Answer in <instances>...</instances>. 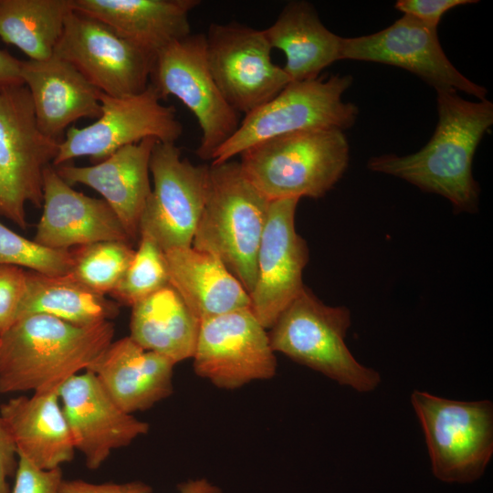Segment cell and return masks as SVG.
I'll list each match as a JSON object with an SVG mask.
<instances>
[{"mask_svg": "<svg viewBox=\"0 0 493 493\" xmlns=\"http://www.w3.org/2000/svg\"><path fill=\"white\" fill-rule=\"evenodd\" d=\"M437 124L418 152L372 157L367 167L401 178L422 191L446 198L456 212L477 209L479 186L473 177L476 150L493 124V104L470 101L456 91H436Z\"/></svg>", "mask_w": 493, "mask_h": 493, "instance_id": "cell-1", "label": "cell"}, {"mask_svg": "<svg viewBox=\"0 0 493 493\" xmlns=\"http://www.w3.org/2000/svg\"><path fill=\"white\" fill-rule=\"evenodd\" d=\"M111 321L77 326L45 314L19 318L0 336V393L58 391L114 338Z\"/></svg>", "mask_w": 493, "mask_h": 493, "instance_id": "cell-2", "label": "cell"}, {"mask_svg": "<svg viewBox=\"0 0 493 493\" xmlns=\"http://www.w3.org/2000/svg\"><path fill=\"white\" fill-rule=\"evenodd\" d=\"M270 201L247 179L239 162L209 165L205 203L192 246L218 257L248 295Z\"/></svg>", "mask_w": 493, "mask_h": 493, "instance_id": "cell-3", "label": "cell"}, {"mask_svg": "<svg viewBox=\"0 0 493 493\" xmlns=\"http://www.w3.org/2000/svg\"><path fill=\"white\" fill-rule=\"evenodd\" d=\"M240 156L245 175L269 201L320 198L344 174L350 145L342 131L309 130L262 142Z\"/></svg>", "mask_w": 493, "mask_h": 493, "instance_id": "cell-4", "label": "cell"}, {"mask_svg": "<svg viewBox=\"0 0 493 493\" xmlns=\"http://www.w3.org/2000/svg\"><path fill=\"white\" fill-rule=\"evenodd\" d=\"M351 323L344 306H329L306 286L282 311L268 333L272 349L294 362L360 393L381 382L377 371L361 364L345 343Z\"/></svg>", "mask_w": 493, "mask_h": 493, "instance_id": "cell-5", "label": "cell"}, {"mask_svg": "<svg viewBox=\"0 0 493 493\" xmlns=\"http://www.w3.org/2000/svg\"><path fill=\"white\" fill-rule=\"evenodd\" d=\"M350 75H331L289 82L278 94L240 121L236 131L214 154L211 163L232 160L269 139L309 130L352 127L358 107L342 100L351 86Z\"/></svg>", "mask_w": 493, "mask_h": 493, "instance_id": "cell-6", "label": "cell"}, {"mask_svg": "<svg viewBox=\"0 0 493 493\" xmlns=\"http://www.w3.org/2000/svg\"><path fill=\"white\" fill-rule=\"evenodd\" d=\"M411 403L425 434L434 476L446 483H471L493 455V404L456 401L415 390Z\"/></svg>", "mask_w": 493, "mask_h": 493, "instance_id": "cell-7", "label": "cell"}, {"mask_svg": "<svg viewBox=\"0 0 493 493\" xmlns=\"http://www.w3.org/2000/svg\"><path fill=\"white\" fill-rule=\"evenodd\" d=\"M60 142L39 130L25 85L0 89V215L27 227V203L42 207L44 174Z\"/></svg>", "mask_w": 493, "mask_h": 493, "instance_id": "cell-8", "label": "cell"}, {"mask_svg": "<svg viewBox=\"0 0 493 493\" xmlns=\"http://www.w3.org/2000/svg\"><path fill=\"white\" fill-rule=\"evenodd\" d=\"M150 83L162 100L177 98L196 118L201 139L196 155L206 161L236 131L238 113L226 102L207 65L205 34H191L154 58Z\"/></svg>", "mask_w": 493, "mask_h": 493, "instance_id": "cell-9", "label": "cell"}, {"mask_svg": "<svg viewBox=\"0 0 493 493\" xmlns=\"http://www.w3.org/2000/svg\"><path fill=\"white\" fill-rule=\"evenodd\" d=\"M162 100L151 83L142 92L130 97L114 98L100 92V116L90 125L67 130L52 165L79 157H89L95 164L146 138L175 143L183 134V125L176 110Z\"/></svg>", "mask_w": 493, "mask_h": 493, "instance_id": "cell-10", "label": "cell"}, {"mask_svg": "<svg viewBox=\"0 0 493 493\" xmlns=\"http://www.w3.org/2000/svg\"><path fill=\"white\" fill-rule=\"evenodd\" d=\"M271 50L263 30L237 22L209 26L207 65L223 97L237 113L248 115L290 82L272 61Z\"/></svg>", "mask_w": 493, "mask_h": 493, "instance_id": "cell-11", "label": "cell"}, {"mask_svg": "<svg viewBox=\"0 0 493 493\" xmlns=\"http://www.w3.org/2000/svg\"><path fill=\"white\" fill-rule=\"evenodd\" d=\"M54 55L70 63L92 86L114 98L142 92L154 58L102 22L72 10Z\"/></svg>", "mask_w": 493, "mask_h": 493, "instance_id": "cell-12", "label": "cell"}, {"mask_svg": "<svg viewBox=\"0 0 493 493\" xmlns=\"http://www.w3.org/2000/svg\"><path fill=\"white\" fill-rule=\"evenodd\" d=\"M192 359L198 376L226 390L271 379L278 366L268 333L249 307L202 320Z\"/></svg>", "mask_w": 493, "mask_h": 493, "instance_id": "cell-13", "label": "cell"}, {"mask_svg": "<svg viewBox=\"0 0 493 493\" xmlns=\"http://www.w3.org/2000/svg\"><path fill=\"white\" fill-rule=\"evenodd\" d=\"M209 165L194 164L175 143L157 142L150 173L153 186L141 220V233L163 249L192 246L205 203Z\"/></svg>", "mask_w": 493, "mask_h": 493, "instance_id": "cell-14", "label": "cell"}, {"mask_svg": "<svg viewBox=\"0 0 493 493\" xmlns=\"http://www.w3.org/2000/svg\"><path fill=\"white\" fill-rule=\"evenodd\" d=\"M341 59L376 62L406 69L436 91H463L486 100L488 90L461 74L445 54L437 28L404 15L388 27L342 39Z\"/></svg>", "mask_w": 493, "mask_h": 493, "instance_id": "cell-15", "label": "cell"}, {"mask_svg": "<svg viewBox=\"0 0 493 493\" xmlns=\"http://www.w3.org/2000/svg\"><path fill=\"white\" fill-rule=\"evenodd\" d=\"M299 201H270L257 256V278L249 293V308L266 330L305 288L302 274L309 249L295 227Z\"/></svg>", "mask_w": 493, "mask_h": 493, "instance_id": "cell-16", "label": "cell"}, {"mask_svg": "<svg viewBox=\"0 0 493 493\" xmlns=\"http://www.w3.org/2000/svg\"><path fill=\"white\" fill-rule=\"evenodd\" d=\"M58 396L74 447L89 469H98L113 450L149 432V425L123 411L89 370L66 381Z\"/></svg>", "mask_w": 493, "mask_h": 493, "instance_id": "cell-17", "label": "cell"}, {"mask_svg": "<svg viewBox=\"0 0 493 493\" xmlns=\"http://www.w3.org/2000/svg\"><path fill=\"white\" fill-rule=\"evenodd\" d=\"M42 209L34 241L46 247L69 250L101 241L132 245L110 206L76 191L53 165L45 171Z\"/></svg>", "mask_w": 493, "mask_h": 493, "instance_id": "cell-18", "label": "cell"}, {"mask_svg": "<svg viewBox=\"0 0 493 493\" xmlns=\"http://www.w3.org/2000/svg\"><path fill=\"white\" fill-rule=\"evenodd\" d=\"M157 142L143 139L89 166L64 163L54 168L69 185L80 184L98 192L120 219L131 243L139 242L142 216L152 193L150 160Z\"/></svg>", "mask_w": 493, "mask_h": 493, "instance_id": "cell-19", "label": "cell"}, {"mask_svg": "<svg viewBox=\"0 0 493 493\" xmlns=\"http://www.w3.org/2000/svg\"><path fill=\"white\" fill-rule=\"evenodd\" d=\"M21 76L37 124L47 137L60 142L75 121L100 116V91L65 59L53 54L44 60L22 61Z\"/></svg>", "mask_w": 493, "mask_h": 493, "instance_id": "cell-20", "label": "cell"}, {"mask_svg": "<svg viewBox=\"0 0 493 493\" xmlns=\"http://www.w3.org/2000/svg\"><path fill=\"white\" fill-rule=\"evenodd\" d=\"M175 364L127 336L112 341L87 370L123 411L132 414L150 409L173 393Z\"/></svg>", "mask_w": 493, "mask_h": 493, "instance_id": "cell-21", "label": "cell"}, {"mask_svg": "<svg viewBox=\"0 0 493 493\" xmlns=\"http://www.w3.org/2000/svg\"><path fill=\"white\" fill-rule=\"evenodd\" d=\"M198 0H71L74 10L110 27L153 58L191 35L189 15Z\"/></svg>", "mask_w": 493, "mask_h": 493, "instance_id": "cell-22", "label": "cell"}, {"mask_svg": "<svg viewBox=\"0 0 493 493\" xmlns=\"http://www.w3.org/2000/svg\"><path fill=\"white\" fill-rule=\"evenodd\" d=\"M18 457L41 469L61 467L76 449L59 401L58 391L19 395L0 404Z\"/></svg>", "mask_w": 493, "mask_h": 493, "instance_id": "cell-23", "label": "cell"}, {"mask_svg": "<svg viewBox=\"0 0 493 493\" xmlns=\"http://www.w3.org/2000/svg\"><path fill=\"white\" fill-rule=\"evenodd\" d=\"M169 284L202 320L250 306L247 291L215 256L194 246L164 250Z\"/></svg>", "mask_w": 493, "mask_h": 493, "instance_id": "cell-24", "label": "cell"}, {"mask_svg": "<svg viewBox=\"0 0 493 493\" xmlns=\"http://www.w3.org/2000/svg\"><path fill=\"white\" fill-rule=\"evenodd\" d=\"M263 31L271 48L285 54L282 68L290 82L317 79L325 68L341 60L343 37L330 31L307 1L288 2Z\"/></svg>", "mask_w": 493, "mask_h": 493, "instance_id": "cell-25", "label": "cell"}, {"mask_svg": "<svg viewBox=\"0 0 493 493\" xmlns=\"http://www.w3.org/2000/svg\"><path fill=\"white\" fill-rule=\"evenodd\" d=\"M130 337L178 363L193 358L200 321L169 284L132 307Z\"/></svg>", "mask_w": 493, "mask_h": 493, "instance_id": "cell-26", "label": "cell"}, {"mask_svg": "<svg viewBox=\"0 0 493 493\" xmlns=\"http://www.w3.org/2000/svg\"><path fill=\"white\" fill-rule=\"evenodd\" d=\"M120 312L117 302L82 285L69 274L47 276L27 271V285L18 319L45 314L77 326L111 321Z\"/></svg>", "mask_w": 493, "mask_h": 493, "instance_id": "cell-27", "label": "cell"}, {"mask_svg": "<svg viewBox=\"0 0 493 493\" xmlns=\"http://www.w3.org/2000/svg\"><path fill=\"white\" fill-rule=\"evenodd\" d=\"M72 10L71 0H0V38L31 60L47 59Z\"/></svg>", "mask_w": 493, "mask_h": 493, "instance_id": "cell-28", "label": "cell"}, {"mask_svg": "<svg viewBox=\"0 0 493 493\" xmlns=\"http://www.w3.org/2000/svg\"><path fill=\"white\" fill-rule=\"evenodd\" d=\"M122 241H101L70 249L72 266L68 273L94 292L110 294L122 279L135 250Z\"/></svg>", "mask_w": 493, "mask_h": 493, "instance_id": "cell-29", "label": "cell"}, {"mask_svg": "<svg viewBox=\"0 0 493 493\" xmlns=\"http://www.w3.org/2000/svg\"><path fill=\"white\" fill-rule=\"evenodd\" d=\"M167 285L169 273L164 250L151 236L141 233L132 260L110 295L120 303L132 307Z\"/></svg>", "mask_w": 493, "mask_h": 493, "instance_id": "cell-30", "label": "cell"}, {"mask_svg": "<svg viewBox=\"0 0 493 493\" xmlns=\"http://www.w3.org/2000/svg\"><path fill=\"white\" fill-rule=\"evenodd\" d=\"M0 265L26 267L47 276H63L70 272L72 256L70 249L46 247L0 222Z\"/></svg>", "mask_w": 493, "mask_h": 493, "instance_id": "cell-31", "label": "cell"}, {"mask_svg": "<svg viewBox=\"0 0 493 493\" xmlns=\"http://www.w3.org/2000/svg\"><path fill=\"white\" fill-rule=\"evenodd\" d=\"M26 285L27 271L0 265V336L18 320Z\"/></svg>", "mask_w": 493, "mask_h": 493, "instance_id": "cell-32", "label": "cell"}, {"mask_svg": "<svg viewBox=\"0 0 493 493\" xmlns=\"http://www.w3.org/2000/svg\"><path fill=\"white\" fill-rule=\"evenodd\" d=\"M63 479L61 467L41 469L18 457L10 493H60Z\"/></svg>", "mask_w": 493, "mask_h": 493, "instance_id": "cell-33", "label": "cell"}, {"mask_svg": "<svg viewBox=\"0 0 493 493\" xmlns=\"http://www.w3.org/2000/svg\"><path fill=\"white\" fill-rule=\"evenodd\" d=\"M476 0H398L394 7L405 16H412L422 23L437 28L441 17L450 9Z\"/></svg>", "mask_w": 493, "mask_h": 493, "instance_id": "cell-34", "label": "cell"}, {"mask_svg": "<svg viewBox=\"0 0 493 493\" xmlns=\"http://www.w3.org/2000/svg\"><path fill=\"white\" fill-rule=\"evenodd\" d=\"M152 488L142 481L95 484L80 479H63L60 493H152Z\"/></svg>", "mask_w": 493, "mask_h": 493, "instance_id": "cell-35", "label": "cell"}, {"mask_svg": "<svg viewBox=\"0 0 493 493\" xmlns=\"http://www.w3.org/2000/svg\"><path fill=\"white\" fill-rule=\"evenodd\" d=\"M17 464L16 447L5 421L0 416V493H10L8 479L15 477Z\"/></svg>", "mask_w": 493, "mask_h": 493, "instance_id": "cell-36", "label": "cell"}, {"mask_svg": "<svg viewBox=\"0 0 493 493\" xmlns=\"http://www.w3.org/2000/svg\"><path fill=\"white\" fill-rule=\"evenodd\" d=\"M21 66L22 60L0 49V89L24 85Z\"/></svg>", "mask_w": 493, "mask_h": 493, "instance_id": "cell-37", "label": "cell"}, {"mask_svg": "<svg viewBox=\"0 0 493 493\" xmlns=\"http://www.w3.org/2000/svg\"><path fill=\"white\" fill-rule=\"evenodd\" d=\"M178 493H222V491L205 478H199L180 484Z\"/></svg>", "mask_w": 493, "mask_h": 493, "instance_id": "cell-38", "label": "cell"}]
</instances>
